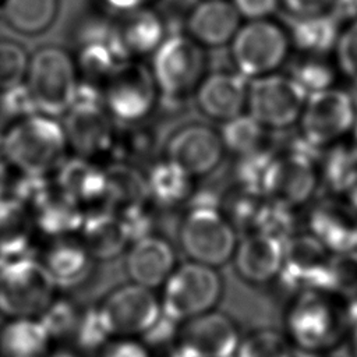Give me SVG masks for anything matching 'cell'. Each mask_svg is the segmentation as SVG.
I'll list each match as a JSON object with an SVG mask.
<instances>
[{
    "instance_id": "obj_27",
    "label": "cell",
    "mask_w": 357,
    "mask_h": 357,
    "mask_svg": "<svg viewBox=\"0 0 357 357\" xmlns=\"http://www.w3.org/2000/svg\"><path fill=\"white\" fill-rule=\"evenodd\" d=\"M78 234L96 261L113 259L130 247L119 213L106 206L88 211Z\"/></svg>"
},
{
    "instance_id": "obj_49",
    "label": "cell",
    "mask_w": 357,
    "mask_h": 357,
    "mask_svg": "<svg viewBox=\"0 0 357 357\" xmlns=\"http://www.w3.org/2000/svg\"><path fill=\"white\" fill-rule=\"evenodd\" d=\"M335 0H282L284 8L296 18L319 15L329 11Z\"/></svg>"
},
{
    "instance_id": "obj_55",
    "label": "cell",
    "mask_w": 357,
    "mask_h": 357,
    "mask_svg": "<svg viewBox=\"0 0 357 357\" xmlns=\"http://www.w3.org/2000/svg\"><path fill=\"white\" fill-rule=\"evenodd\" d=\"M351 135H353V141H351V145L356 148V151H357V121H356V124H354V128H353V131H351Z\"/></svg>"
},
{
    "instance_id": "obj_37",
    "label": "cell",
    "mask_w": 357,
    "mask_h": 357,
    "mask_svg": "<svg viewBox=\"0 0 357 357\" xmlns=\"http://www.w3.org/2000/svg\"><path fill=\"white\" fill-rule=\"evenodd\" d=\"M287 74L307 95L333 88L336 81V70L326 56L301 54Z\"/></svg>"
},
{
    "instance_id": "obj_1",
    "label": "cell",
    "mask_w": 357,
    "mask_h": 357,
    "mask_svg": "<svg viewBox=\"0 0 357 357\" xmlns=\"http://www.w3.org/2000/svg\"><path fill=\"white\" fill-rule=\"evenodd\" d=\"M63 124L56 117L28 113L14 121L1 135V156L22 177H49L68 158Z\"/></svg>"
},
{
    "instance_id": "obj_34",
    "label": "cell",
    "mask_w": 357,
    "mask_h": 357,
    "mask_svg": "<svg viewBox=\"0 0 357 357\" xmlns=\"http://www.w3.org/2000/svg\"><path fill=\"white\" fill-rule=\"evenodd\" d=\"M319 181L331 195L337 197L349 191L357 180V151L347 142H337L324 149L318 159Z\"/></svg>"
},
{
    "instance_id": "obj_47",
    "label": "cell",
    "mask_w": 357,
    "mask_h": 357,
    "mask_svg": "<svg viewBox=\"0 0 357 357\" xmlns=\"http://www.w3.org/2000/svg\"><path fill=\"white\" fill-rule=\"evenodd\" d=\"M99 357H153L144 342L121 337L107 343Z\"/></svg>"
},
{
    "instance_id": "obj_15",
    "label": "cell",
    "mask_w": 357,
    "mask_h": 357,
    "mask_svg": "<svg viewBox=\"0 0 357 357\" xmlns=\"http://www.w3.org/2000/svg\"><path fill=\"white\" fill-rule=\"evenodd\" d=\"M331 252L308 231L296 233L284 243L279 282L296 293L325 290Z\"/></svg>"
},
{
    "instance_id": "obj_29",
    "label": "cell",
    "mask_w": 357,
    "mask_h": 357,
    "mask_svg": "<svg viewBox=\"0 0 357 357\" xmlns=\"http://www.w3.org/2000/svg\"><path fill=\"white\" fill-rule=\"evenodd\" d=\"M149 202L159 208H176L187 204L194 194V177L181 166L163 158L153 162L145 173Z\"/></svg>"
},
{
    "instance_id": "obj_41",
    "label": "cell",
    "mask_w": 357,
    "mask_h": 357,
    "mask_svg": "<svg viewBox=\"0 0 357 357\" xmlns=\"http://www.w3.org/2000/svg\"><path fill=\"white\" fill-rule=\"evenodd\" d=\"M252 231L264 233L286 243L297 233L294 209L275 204L265 198L255 219Z\"/></svg>"
},
{
    "instance_id": "obj_17",
    "label": "cell",
    "mask_w": 357,
    "mask_h": 357,
    "mask_svg": "<svg viewBox=\"0 0 357 357\" xmlns=\"http://www.w3.org/2000/svg\"><path fill=\"white\" fill-rule=\"evenodd\" d=\"M177 339L194 357H234L241 340L236 324L215 311L183 322Z\"/></svg>"
},
{
    "instance_id": "obj_25",
    "label": "cell",
    "mask_w": 357,
    "mask_h": 357,
    "mask_svg": "<svg viewBox=\"0 0 357 357\" xmlns=\"http://www.w3.org/2000/svg\"><path fill=\"white\" fill-rule=\"evenodd\" d=\"M176 268L172 244L156 234H149L130 244L126 269L131 280L148 289L163 286Z\"/></svg>"
},
{
    "instance_id": "obj_39",
    "label": "cell",
    "mask_w": 357,
    "mask_h": 357,
    "mask_svg": "<svg viewBox=\"0 0 357 357\" xmlns=\"http://www.w3.org/2000/svg\"><path fill=\"white\" fill-rule=\"evenodd\" d=\"M294 346L286 335L258 329L240 340L234 357H294Z\"/></svg>"
},
{
    "instance_id": "obj_10",
    "label": "cell",
    "mask_w": 357,
    "mask_h": 357,
    "mask_svg": "<svg viewBox=\"0 0 357 357\" xmlns=\"http://www.w3.org/2000/svg\"><path fill=\"white\" fill-rule=\"evenodd\" d=\"M229 45L236 71L250 81L278 73L291 49L289 32L269 18L245 22Z\"/></svg>"
},
{
    "instance_id": "obj_52",
    "label": "cell",
    "mask_w": 357,
    "mask_h": 357,
    "mask_svg": "<svg viewBox=\"0 0 357 357\" xmlns=\"http://www.w3.org/2000/svg\"><path fill=\"white\" fill-rule=\"evenodd\" d=\"M350 347H351V354L353 357H357V312L354 315L351 328H350Z\"/></svg>"
},
{
    "instance_id": "obj_56",
    "label": "cell",
    "mask_w": 357,
    "mask_h": 357,
    "mask_svg": "<svg viewBox=\"0 0 357 357\" xmlns=\"http://www.w3.org/2000/svg\"><path fill=\"white\" fill-rule=\"evenodd\" d=\"M294 357H317L314 354H308V353H304V351H300V353H296Z\"/></svg>"
},
{
    "instance_id": "obj_24",
    "label": "cell",
    "mask_w": 357,
    "mask_h": 357,
    "mask_svg": "<svg viewBox=\"0 0 357 357\" xmlns=\"http://www.w3.org/2000/svg\"><path fill=\"white\" fill-rule=\"evenodd\" d=\"M54 184L86 212L106 204L107 176L98 160L75 155L67 158L56 172Z\"/></svg>"
},
{
    "instance_id": "obj_50",
    "label": "cell",
    "mask_w": 357,
    "mask_h": 357,
    "mask_svg": "<svg viewBox=\"0 0 357 357\" xmlns=\"http://www.w3.org/2000/svg\"><path fill=\"white\" fill-rule=\"evenodd\" d=\"M105 10L114 17H121L138 10L149 8L159 0H99Z\"/></svg>"
},
{
    "instance_id": "obj_16",
    "label": "cell",
    "mask_w": 357,
    "mask_h": 357,
    "mask_svg": "<svg viewBox=\"0 0 357 357\" xmlns=\"http://www.w3.org/2000/svg\"><path fill=\"white\" fill-rule=\"evenodd\" d=\"M225 155L220 134L205 124H188L174 131L165 158L181 166L194 178L212 173Z\"/></svg>"
},
{
    "instance_id": "obj_48",
    "label": "cell",
    "mask_w": 357,
    "mask_h": 357,
    "mask_svg": "<svg viewBox=\"0 0 357 357\" xmlns=\"http://www.w3.org/2000/svg\"><path fill=\"white\" fill-rule=\"evenodd\" d=\"M280 0H231L238 14L248 21L269 18L278 8Z\"/></svg>"
},
{
    "instance_id": "obj_8",
    "label": "cell",
    "mask_w": 357,
    "mask_h": 357,
    "mask_svg": "<svg viewBox=\"0 0 357 357\" xmlns=\"http://www.w3.org/2000/svg\"><path fill=\"white\" fill-rule=\"evenodd\" d=\"M178 240L185 255L212 268L233 258L237 230L220 206L190 205L178 229Z\"/></svg>"
},
{
    "instance_id": "obj_22",
    "label": "cell",
    "mask_w": 357,
    "mask_h": 357,
    "mask_svg": "<svg viewBox=\"0 0 357 357\" xmlns=\"http://www.w3.org/2000/svg\"><path fill=\"white\" fill-rule=\"evenodd\" d=\"M185 33L202 47L229 45L241 26V15L229 0H201L185 20Z\"/></svg>"
},
{
    "instance_id": "obj_9",
    "label": "cell",
    "mask_w": 357,
    "mask_h": 357,
    "mask_svg": "<svg viewBox=\"0 0 357 357\" xmlns=\"http://www.w3.org/2000/svg\"><path fill=\"white\" fill-rule=\"evenodd\" d=\"M162 287V314L183 324L212 311L223 284L215 268L190 261L176 266Z\"/></svg>"
},
{
    "instance_id": "obj_12",
    "label": "cell",
    "mask_w": 357,
    "mask_h": 357,
    "mask_svg": "<svg viewBox=\"0 0 357 357\" xmlns=\"http://www.w3.org/2000/svg\"><path fill=\"white\" fill-rule=\"evenodd\" d=\"M103 103L117 126L142 123L159 103V91L149 66L126 61L103 85Z\"/></svg>"
},
{
    "instance_id": "obj_4",
    "label": "cell",
    "mask_w": 357,
    "mask_h": 357,
    "mask_svg": "<svg viewBox=\"0 0 357 357\" xmlns=\"http://www.w3.org/2000/svg\"><path fill=\"white\" fill-rule=\"evenodd\" d=\"M61 124L75 156L92 160L113 156L119 130L105 107L102 88L79 81L77 98Z\"/></svg>"
},
{
    "instance_id": "obj_21",
    "label": "cell",
    "mask_w": 357,
    "mask_h": 357,
    "mask_svg": "<svg viewBox=\"0 0 357 357\" xmlns=\"http://www.w3.org/2000/svg\"><path fill=\"white\" fill-rule=\"evenodd\" d=\"M57 289H74L84 284L93 273L96 259L79 236L52 237L40 257Z\"/></svg>"
},
{
    "instance_id": "obj_35",
    "label": "cell",
    "mask_w": 357,
    "mask_h": 357,
    "mask_svg": "<svg viewBox=\"0 0 357 357\" xmlns=\"http://www.w3.org/2000/svg\"><path fill=\"white\" fill-rule=\"evenodd\" d=\"M59 0H3L1 15L17 32L35 35L46 31L56 20Z\"/></svg>"
},
{
    "instance_id": "obj_11",
    "label": "cell",
    "mask_w": 357,
    "mask_h": 357,
    "mask_svg": "<svg viewBox=\"0 0 357 357\" xmlns=\"http://www.w3.org/2000/svg\"><path fill=\"white\" fill-rule=\"evenodd\" d=\"M357 121V102L340 88L307 96L298 120V137L318 152L343 141Z\"/></svg>"
},
{
    "instance_id": "obj_26",
    "label": "cell",
    "mask_w": 357,
    "mask_h": 357,
    "mask_svg": "<svg viewBox=\"0 0 357 357\" xmlns=\"http://www.w3.org/2000/svg\"><path fill=\"white\" fill-rule=\"evenodd\" d=\"M167 36L160 14L152 7L114 20V39L128 60L152 56Z\"/></svg>"
},
{
    "instance_id": "obj_31",
    "label": "cell",
    "mask_w": 357,
    "mask_h": 357,
    "mask_svg": "<svg viewBox=\"0 0 357 357\" xmlns=\"http://www.w3.org/2000/svg\"><path fill=\"white\" fill-rule=\"evenodd\" d=\"M50 342L38 318L7 319L0 328V357H45Z\"/></svg>"
},
{
    "instance_id": "obj_23",
    "label": "cell",
    "mask_w": 357,
    "mask_h": 357,
    "mask_svg": "<svg viewBox=\"0 0 357 357\" xmlns=\"http://www.w3.org/2000/svg\"><path fill=\"white\" fill-rule=\"evenodd\" d=\"M284 243L276 237L251 231L238 240L233 254L234 268L241 279L264 284L278 279L283 262Z\"/></svg>"
},
{
    "instance_id": "obj_54",
    "label": "cell",
    "mask_w": 357,
    "mask_h": 357,
    "mask_svg": "<svg viewBox=\"0 0 357 357\" xmlns=\"http://www.w3.org/2000/svg\"><path fill=\"white\" fill-rule=\"evenodd\" d=\"M45 357H81L79 353L68 350V349H59V350H50Z\"/></svg>"
},
{
    "instance_id": "obj_5",
    "label": "cell",
    "mask_w": 357,
    "mask_h": 357,
    "mask_svg": "<svg viewBox=\"0 0 357 357\" xmlns=\"http://www.w3.org/2000/svg\"><path fill=\"white\" fill-rule=\"evenodd\" d=\"M151 73L159 91V102L181 103L206 75L205 47L183 32L169 33L151 56Z\"/></svg>"
},
{
    "instance_id": "obj_19",
    "label": "cell",
    "mask_w": 357,
    "mask_h": 357,
    "mask_svg": "<svg viewBox=\"0 0 357 357\" xmlns=\"http://www.w3.org/2000/svg\"><path fill=\"white\" fill-rule=\"evenodd\" d=\"M22 202L32 212L36 231H43L50 238L78 234L86 215V211L79 204L54 183L47 184L46 180L38 188L36 195Z\"/></svg>"
},
{
    "instance_id": "obj_58",
    "label": "cell",
    "mask_w": 357,
    "mask_h": 357,
    "mask_svg": "<svg viewBox=\"0 0 357 357\" xmlns=\"http://www.w3.org/2000/svg\"><path fill=\"white\" fill-rule=\"evenodd\" d=\"M356 4H357V0H356Z\"/></svg>"
},
{
    "instance_id": "obj_18",
    "label": "cell",
    "mask_w": 357,
    "mask_h": 357,
    "mask_svg": "<svg viewBox=\"0 0 357 357\" xmlns=\"http://www.w3.org/2000/svg\"><path fill=\"white\" fill-rule=\"evenodd\" d=\"M250 79L237 71L206 74L194 92L202 114L226 123L247 112Z\"/></svg>"
},
{
    "instance_id": "obj_30",
    "label": "cell",
    "mask_w": 357,
    "mask_h": 357,
    "mask_svg": "<svg viewBox=\"0 0 357 357\" xmlns=\"http://www.w3.org/2000/svg\"><path fill=\"white\" fill-rule=\"evenodd\" d=\"M107 176V197L105 206L121 212L128 208L151 204L146 177L134 163L116 159L105 166Z\"/></svg>"
},
{
    "instance_id": "obj_6",
    "label": "cell",
    "mask_w": 357,
    "mask_h": 357,
    "mask_svg": "<svg viewBox=\"0 0 357 357\" xmlns=\"http://www.w3.org/2000/svg\"><path fill=\"white\" fill-rule=\"evenodd\" d=\"M57 286L40 259L26 255L0 262V315L38 318L56 298Z\"/></svg>"
},
{
    "instance_id": "obj_13",
    "label": "cell",
    "mask_w": 357,
    "mask_h": 357,
    "mask_svg": "<svg viewBox=\"0 0 357 357\" xmlns=\"http://www.w3.org/2000/svg\"><path fill=\"white\" fill-rule=\"evenodd\" d=\"M307 93L289 75L268 74L250 81L247 113L271 131H282L298 123Z\"/></svg>"
},
{
    "instance_id": "obj_40",
    "label": "cell",
    "mask_w": 357,
    "mask_h": 357,
    "mask_svg": "<svg viewBox=\"0 0 357 357\" xmlns=\"http://www.w3.org/2000/svg\"><path fill=\"white\" fill-rule=\"evenodd\" d=\"M276 152L271 148L237 156L234 166L236 187L262 195L264 181Z\"/></svg>"
},
{
    "instance_id": "obj_33",
    "label": "cell",
    "mask_w": 357,
    "mask_h": 357,
    "mask_svg": "<svg viewBox=\"0 0 357 357\" xmlns=\"http://www.w3.org/2000/svg\"><path fill=\"white\" fill-rule=\"evenodd\" d=\"M126 61H128V59L116 43L114 32L107 39L81 45L75 59L79 81L99 88H103L109 78Z\"/></svg>"
},
{
    "instance_id": "obj_42",
    "label": "cell",
    "mask_w": 357,
    "mask_h": 357,
    "mask_svg": "<svg viewBox=\"0 0 357 357\" xmlns=\"http://www.w3.org/2000/svg\"><path fill=\"white\" fill-rule=\"evenodd\" d=\"M29 56L17 42L0 39V92L15 91L24 85Z\"/></svg>"
},
{
    "instance_id": "obj_36",
    "label": "cell",
    "mask_w": 357,
    "mask_h": 357,
    "mask_svg": "<svg viewBox=\"0 0 357 357\" xmlns=\"http://www.w3.org/2000/svg\"><path fill=\"white\" fill-rule=\"evenodd\" d=\"M271 130L265 128L247 112L223 123L219 131L225 151L236 156H243L251 152L271 149Z\"/></svg>"
},
{
    "instance_id": "obj_7",
    "label": "cell",
    "mask_w": 357,
    "mask_h": 357,
    "mask_svg": "<svg viewBox=\"0 0 357 357\" xmlns=\"http://www.w3.org/2000/svg\"><path fill=\"white\" fill-rule=\"evenodd\" d=\"M319 155L321 152L300 137L284 151H278L266 173L262 195L268 201L294 211L307 205L321 185Z\"/></svg>"
},
{
    "instance_id": "obj_51",
    "label": "cell",
    "mask_w": 357,
    "mask_h": 357,
    "mask_svg": "<svg viewBox=\"0 0 357 357\" xmlns=\"http://www.w3.org/2000/svg\"><path fill=\"white\" fill-rule=\"evenodd\" d=\"M10 170L11 167L0 155V198L7 197V191L10 187Z\"/></svg>"
},
{
    "instance_id": "obj_53",
    "label": "cell",
    "mask_w": 357,
    "mask_h": 357,
    "mask_svg": "<svg viewBox=\"0 0 357 357\" xmlns=\"http://www.w3.org/2000/svg\"><path fill=\"white\" fill-rule=\"evenodd\" d=\"M344 198H346V202L351 206V209L357 213V180L344 194Z\"/></svg>"
},
{
    "instance_id": "obj_57",
    "label": "cell",
    "mask_w": 357,
    "mask_h": 357,
    "mask_svg": "<svg viewBox=\"0 0 357 357\" xmlns=\"http://www.w3.org/2000/svg\"><path fill=\"white\" fill-rule=\"evenodd\" d=\"M353 251H356L357 252V243H356V247H354V250Z\"/></svg>"
},
{
    "instance_id": "obj_38",
    "label": "cell",
    "mask_w": 357,
    "mask_h": 357,
    "mask_svg": "<svg viewBox=\"0 0 357 357\" xmlns=\"http://www.w3.org/2000/svg\"><path fill=\"white\" fill-rule=\"evenodd\" d=\"M325 290L342 298H357V252H331Z\"/></svg>"
},
{
    "instance_id": "obj_32",
    "label": "cell",
    "mask_w": 357,
    "mask_h": 357,
    "mask_svg": "<svg viewBox=\"0 0 357 357\" xmlns=\"http://www.w3.org/2000/svg\"><path fill=\"white\" fill-rule=\"evenodd\" d=\"M342 25L329 14L296 18L289 32L291 47L300 54L326 56L335 50Z\"/></svg>"
},
{
    "instance_id": "obj_14",
    "label": "cell",
    "mask_w": 357,
    "mask_h": 357,
    "mask_svg": "<svg viewBox=\"0 0 357 357\" xmlns=\"http://www.w3.org/2000/svg\"><path fill=\"white\" fill-rule=\"evenodd\" d=\"M98 308L112 337L119 339L145 335L162 315L160 298L134 282L113 289Z\"/></svg>"
},
{
    "instance_id": "obj_2",
    "label": "cell",
    "mask_w": 357,
    "mask_h": 357,
    "mask_svg": "<svg viewBox=\"0 0 357 357\" xmlns=\"http://www.w3.org/2000/svg\"><path fill=\"white\" fill-rule=\"evenodd\" d=\"M284 326L286 336L300 351L325 353L350 332L349 303L326 290L298 291L286 310Z\"/></svg>"
},
{
    "instance_id": "obj_44",
    "label": "cell",
    "mask_w": 357,
    "mask_h": 357,
    "mask_svg": "<svg viewBox=\"0 0 357 357\" xmlns=\"http://www.w3.org/2000/svg\"><path fill=\"white\" fill-rule=\"evenodd\" d=\"M73 336L75 339V344L85 351L105 347L109 343L112 335L98 305L81 311Z\"/></svg>"
},
{
    "instance_id": "obj_20",
    "label": "cell",
    "mask_w": 357,
    "mask_h": 357,
    "mask_svg": "<svg viewBox=\"0 0 357 357\" xmlns=\"http://www.w3.org/2000/svg\"><path fill=\"white\" fill-rule=\"evenodd\" d=\"M307 231L332 254L353 251L357 243V213L346 201L331 195L310 209Z\"/></svg>"
},
{
    "instance_id": "obj_28",
    "label": "cell",
    "mask_w": 357,
    "mask_h": 357,
    "mask_svg": "<svg viewBox=\"0 0 357 357\" xmlns=\"http://www.w3.org/2000/svg\"><path fill=\"white\" fill-rule=\"evenodd\" d=\"M35 234L29 206L17 197L0 198V262L25 255Z\"/></svg>"
},
{
    "instance_id": "obj_45",
    "label": "cell",
    "mask_w": 357,
    "mask_h": 357,
    "mask_svg": "<svg viewBox=\"0 0 357 357\" xmlns=\"http://www.w3.org/2000/svg\"><path fill=\"white\" fill-rule=\"evenodd\" d=\"M335 53L337 68L357 86V18L342 28Z\"/></svg>"
},
{
    "instance_id": "obj_3",
    "label": "cell",
    "mask_w": 357,
    "mask_h": 357,
    "mask_svg": "<svg viewBox=\"0 0 357 357\" xmlns=\"http://www.w3.org/2000/svg\"><path fill=\"white\" fill-rule=\"evenodd\" d=\"M79 86L75 59L63 47L43 46L29 56L25 95L36 113L59 119L73 106Z\"/></svg>"
},
{
    "instance_id": "obj_46",
    "label": "cell",
    "mask_w": 357,
    "mask_h": 357,
    "mask_svg": "<svg viewBox=\"0 0 357 357\" xmlns=\"http://www.w3.org/2000/svg\"><path fill=\"white\" fill-rule=\"evenodd\" d=\"M151 205L152 204H145L117 212L130 238V244L142 237L153 234L152 229L155 219L151 211Z\"/></svg>"
},
{
    "instance_id": "obj_43",
    "label": "cell",
    "mask_w": 357,
    "mask_h": 357,
    "mask_svg": "<svg viewBox=\"0 0 357 357\" xmlns=\"http://www.w3.org/2000/svg\"><path fill=\"white\" fill-rule=\"evenodd\" d=\"M81 311L73 301L67 298H54L47 308L38 317L39 322L43 325L45 331L49 333L50 339H61L66 336H73Z\"/></svg>"
}]
</instances>
